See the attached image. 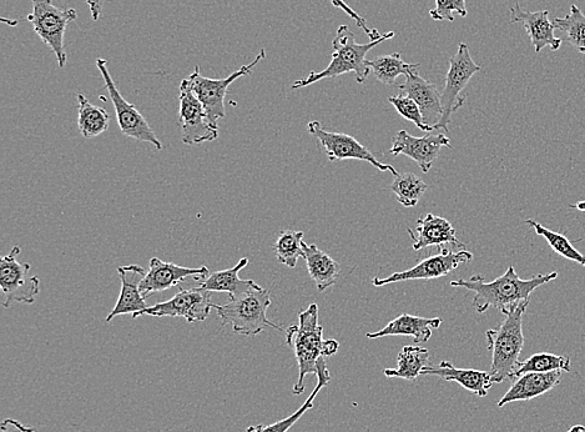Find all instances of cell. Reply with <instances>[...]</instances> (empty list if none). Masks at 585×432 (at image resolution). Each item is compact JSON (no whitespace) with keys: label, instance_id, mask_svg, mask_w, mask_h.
I'll use <instances>...</instances> for the list:
<instances>
[{"label":"cell","instance_id":"9","mask_svg":"<svg viewBox=\"0 0 585 432\" xmlns=\"http://www.w3.org/2000/svg\"><path fill=\"white\" fill-rule=\"evenodd\" d=\"M20 253L22 249L15 245L0 260V288L4 295L3 306L7 309L14 303L32 305L40 293L38 276L30 275V264L19 263L17 258Z\"/></svg>","mask_w":585,"mask_h":432},{"label":"cell","instance_id":"18","mask_svg":"<svg viewBox=\"0 0 585 432\" xmlns=\"http://www.w3.org/2000/svg\"><path fill=\"white\" fill-rule=\"evenodd\" d=\"M511 23L523 24L526 28L536 53H541L546 47L556 52L562 47L563 40L554 35L556 25L549 18L548 10L527 12L518 3L511 7Z\"/></svg>","mask_w":585,"mask_h":432},{"label":"cell","instance_id":"20","mask_svg":"<svg viewBox=\"0 0 585 432\" xmlns=\"http://www.w3.org/2000/svg\"><path fill=\"white\" fill-rule=\"evenodd\" d=\"M417 233L418 236L412 233L411 229H408V234L413 240V250H422L428 248V246H441L451 244L456 248L465 250V244L457 239L456 230L453 228L450 221L442 216L433 214H427L425 218H421L417 221Z\"/></svg>","mask_w":585,"mask_h":432},{"label":"cell","instance_id":"41","mask_svg":"<svg viewBox=\"0 0 585 432\" xmlns=\"http://www.w3.org/2000/svg\"><path fill=\"white\" fill-rule=\"evenodd\" d=\"M568 432H585V428L583 425H577V426H573V428L571 430H569Z\"/></svg>","mask_w":585,"mask_h":432},{"label":"cell","instance_id":"3","mask_svg":"<svg viewBox=\"0 0 585 432\" xmlns=\"http://www.w3.org/2000/svg\"><path fill=\"white\" fill-rule=\"evenodd\" d=\"M395 37V32H387L382 34V37L378 40L367 44H358L356 42L355 34L351 32L347 25H340L337 29L336 37L332 42L334 47V54H332V60L329 67L322 70V72H311L306 78L297 80L292 84V89H300L309 87V85L320 82V80L340 77L347 73L356 74V82L365 84L368 75L371 73L370 65L366 55L368 52L378 44L386 42L388 39Z\"/></svg>","mask_w":585,"mask_h":432},{"label":"cell","instance_id":"39","mask_svg":"<svg viewBox=\"0 0 585 432\" xmlns=\"http://www.w3.org/2000/svg\"><path fill=\"white\" fill-rule=\"evenodd\" d=\"M85 2L88 4L94 22H97L103 13L105 0H85Z\"/></svg>","mask_w":585,"mask_h":432},{"label":"cell","instance_id":"27","mask_svg":"<svg viewBox=\"0 0 585 432\" xmlns=\"http://www.w3.org/2000/svg\"><path fill=\"white\" fill-rule=\"evenodd\" d=\"M78 127L85 139L99 137L107 132L110 117L102 107L89 102L85 95L78 94Z\"/></svg>","mask_w":585,"mask_h":432},{"label":"cell","instance_id":"34","mask_svg":"<svg viewBox=\"0 0 585 432\" xmlns=\"http://www.w3.org/2000/svg\"><path fill=\"white\" fill-rule=\"evenodd\" d=\"M526 224L531 226L539 236L546 239L554 253L563 256L564 259L572 260L585 268V255L574 246L566 235L549 230L546 226L537 223L536 220L527 219Z\"/></svg>","mask_w":585,"mask_h":432},{"label":"cell","instance_id":"31","mask_svg":"<svg viewBox=\"0 0 585 432\" xmlns=\"http://www.w3.org/2000/svg\"><path fill=\"white\" fill-rule=\"evenodd\" d=\"M572 360L568 356L554 355L549 353L534 354L531 358L519 363L516 373L513 374V380L528 373H551V371L562 370L571 371Z\"/></svg>","mask_w":585,"mask_h":432},{"label":"cell","instance_id":"7","mask_svg":"<svg viewBox=\"0 0 585 432\" xmlns=\"http://www.w3.org/2000/svg\"><path fill=\"white\" fill-rule=\"evenodd\" d=\"M479 70H481V65L474 62L471 52H469L468 44L461 43L458 45L457 53L450 59V69H448L446 75V87L441 94L443 117L436 130L443 129L447 133L450 132L448 127L451 124L452 114L462 108L466 102V97L462 95V92L467 87L469 80Z\"/></svg>","mask_w":585,"mask_h":432},{"label":"cell","instance_id":"43","mask_svg":"<svg viewBox=\"0 0 585 432\" xmlns=\"http://www.w3.org/2000/svg\"><path fill=\"white\" fill-rule=\"evenodd\" d=\"M584 338H585V335H584Z\"/></svg>","mask_w":585,"mask_h":432},{"label":"cell","instance_id":"28","mask_svg":"<svg viewBox=\"0 0 585 432\" xmlns=\"http://www.w3.org/2000/svg\"><path fill=\"white\" fill-rule=\"evenodd\" d=\"M368 65H370L378 82L396 88L400 85L397 83V78L400 75H405L406 77L413 68L417 67V64L406 63L400 53L380 55V57H376L373 60H368Z\"/></svg>","mask_w":585,"mask_h":432},{"label":"cell","instance_id":"42","mask_svg":"<svg viewBox=\"0 0 585 432\" xmlns=\"http://www.w3.org/2000/svg\"><path fill=\"white\" fill-rule=\"evenodd\" d=\"M262 428V425L259 426H250L249 429L246 430V432H259Z\"/></svg>","mask_w":585,"mask_h":432},{"label":"cell","instance_id":"21","mask_svg":"<svg viewBox=\"0 0 585 432\" xmlns=\"http://www.w3.org/2000/svg\"><path fill=\"white\" fill-rule=\"evenodd\" d=\"M562 370L551 371V373H528L513 380L511 389L498 401V408L516 401H528L549 393L561 384Z\"/></svg>","mask_w":585,"mask_h":432},{"label":"cell","instance_id":"13","mask_svg":"<svg viewBox=\"0 0 585 432\" xmlns=\"http://www.w3.org/2000/svg\"><path fill=\"white\" fill-rule=\"evenodd\" d=\"M309 133L319 140L330 162H341V160L347 159L361 160V162L370 163L372 167L377 168L380 172L392 173L395 177L398 175L397 170L392 165L378 162L370 150L363 147L351 135L329 132V130L322 128L321 123L317 122V120L309 123Z\"/></svg>","mask_w":585,"mask_h":432},{"label":"cell","instance_id":"2","mask_svg":"<svg viewBox=\"0 0 585 432\" xmlns=\"http://www.w3.org/2000/svg\"><path fill=\"white\" fill-rule=\"evenodd\" d=\"M324 328L319 323V306L311 304L299 315V325L286 330L287 345L295 351L299 364V380L292 393L301 395L305 391L304 380L307 375L317 374V363L321 358H329L340 349L339 341L325 340Z\"/></svg>","mask_w":585,"mask_h":432},{"label":"cell","instance_id":"29","mask_svg":"<svg viewBox=\"0 0 585 432\" xmlns=\"http://www.w3.org/2000/svg\"><path fill=\"white\" fill-rule=\"evenodd\" d=\"M317 385L312 394L309 396V399L306 400V403L301 406L299 410L296 411L295 414L289 416L284 420L279 421V423L272 424L270 426L262 425V428L259 432H287L289 431L292 426H294L297 421H299L302 416H304L307 411L314 408V403L316 396L319 395L320 390L325 388L326 385L330 384L332 376L330 374L329 369H327L326 365V358H321L319 363H317Z\"/></svg>","mask_w":585,"mask_h":432},{"label":"cell","instance_id":"1","mask_svg":"<svg viewBox=\"0 0 585 432\" xmlns=\"http://www.w3.org/2000/svg\"><path fill=\"white\" fill-rule=\"evenodd\" d=\"M558 278L557 271L549 274H538L528 280L519 278L513 266H509L506 273L496 280L487 283L482 275H473L469 279L451 281L452 288H463L474 293L472 304L479 314L488 309H497L503 315L517 308L524 301H529L533 291L544 284Z\"/></svg>","mask_w":585,"mask_h":432},{"label":"cell","instance_id":"30","mask_svg":"<svg viewBox=\"0 0 585 432\" xmlns=\"http://www.w3.org/2000/svg\"><path fill=\"white\" fill-rule=\"evenodd\" d=\"M304 231L282 230L277 236L272 250L279 263L287 268L295 269L297 261L304 256Z\"/></svg>","mask_w":585,"mask_h":432},{"label":"cell","instance_id":"4","mask_svg":"<svg viewBox=\"0 0 585 432\" xmlns=\"http://www.w3.org/2000/svg\"><path fill=\"white\" fill-rule=\"evenodd\" d=\"M529 301L519 304L517 308L504 315V320L497 329L486 333L487 348L492 353L491 378L493 384L512 380L516 373L524 346L523 318Z\"/></svg>","mask_w":585,"mask_h":432},{"label":"cell","instance_id":"17","mask_svg":"<svg viewBox=\"0 0 585 432\" xmlns=\"http://www.w3.org/2000/svg\"><path fill=\"white\" fill-rule=\"evenodd\" d=\"M209 274V269L206 266L185 268V266L153 258L149 261V271L140 285L141 294L144 298H148L151 294L174 288L190 276L194 278L196 275L208 276Z\"/></svg>","mask_w":585,"mask_h":432},{"label":"cell","instance_id":"19","mask_svg":"<svg viewBox=\"0 0 585 432\" xmlns=\"http://www.w3.org/2000/svg\"><path fill=\"white\" fill-rule=\"evenodd\" d=\"M118 274L121 281V291L112 313L107 316V323H110L117 316L135 315L149 308L140 290L146 271L139 265H128L119 266Z\"/></svg>","mask_w":585,"mask_h":432},{"label":"cell","instance_id":"8","mask_svg":"<svg viewBox=\"0 0 585 432\" xmlns=\"http://www.w3.org/2000/svg\"><path fill=\"white\" fill-rule=\"evenodd\" d=\"M266 57L265 49H261L260 53L256 55L254 62L250 64L242 65L239 70H236L233 74H230L228 78L224 79H211L204 77L200 73L199 67H196L193 74L188 77L191 88H193L196 97L199 98L200 102L203 103L210 123L215 128L219 129V120L226 117L225 110V98L228 94L230 85L235 80L245 77L252 72V69L257 64L264 60Z\"/></svg>","mask_w":585,"mask_h":432},{"label":"cell","instance_id":"36","mask_svg":"<svg viewBox=\"0 0 585 432\" xmlns=\"http://www.w3.org/2000/svg\"><path fill=\"white\" fill-rule=\"evenodd\" d=\"M453 13L466 18L468 15L466 0H436V8L431 10L430 15L437 22H442V20L453 22L455 20Z\"/></svg>","mask_w":585,"mask_h":432},{"label":"cell","instance_id":"33","mask_svg":"<svg viewBox=\"0 0 585 432\" xmlns=\"http://www.w3.org/2000/svg\"><path fill=\"white\" fill-rule=\"evenodd\" d=\"M427 189L428 185L413 173L398 174L395 182L391 185L392 192L396 194L397 202L405 208L416 207Z\"/></svg>","mask_w":585,"mask_h":432},{"label":"cell","instance_id":"12","mask_svg":"<svg viewBox=\"0 0 585 432\" xmlns=\"http://www.w3.org/2000/svg\"><path fill=\"white\" fill-rule=\"evenodd\" d=\"M213 305L210 291L200 286L190 290L180 289L179 293L170 300L149 306L141 313L133 315V318L144 315L156 316V318L170 316V318H184L188 323H200L208 319Z\"/></svg>","mask_w":585,"mask_h":432},{"label":"cell","instance_id":"10","mask_svg":"<svg viewBox=\"0 0 585 432\" xmlns=\"http://www.w3.org/2000/svg\"><path fill=\"white\" fill-rule=\"evenodd\" d=\"M97 68L102 74L107 87L110 99H112L115 114H117V120L121 133L125 137L138 140V142H145L154 145L158 150L163 149V143L156 137L154 130L151 129L150 124L146 122L144 115L136 109L134 104L125 100L123 95L120 94L117 85H115L112 78V74L109 72L108 60L103 58L97 59Z\"/></svg>","mask_w":585,"mask_h":432},{"label":"cell","instance_id":"32","mask_svg":"<svg viewBox=\"0 0 585 432\" xmlns=\"http://www.w3.org/2000/svg\"><path fill=\"white\" fill-rule=\"evenodd\" d=\"M556 29L561 30L569 44L579 53L585 55V14L576 4L571 5V12L564 18H553Z\"/></svg>","mask_w":585,"mask_h":432},{"label":"cell","instance_id":"37","mask_svg":"<svg viewBox=\"0 0 585 432\" xmlns=\"http://www.w3.org/2000/svg\"><path fill=\"white\" fill-rule=\"evenodd\" d=\"M330 2L332 5H334L335 8H340L344 10V12L347 15H349L350 18L355 20L357 27L363 29V32H365L368 35V38L371 39V42H373V40H378L382 37V34H380V32H378L377 29L368 28L366 19L361 17L360 14H357L355 10L349 7V4H346L344 2V0H330Z\"/></svg>","mask_w":585,"mask_h":432},{"label":"cell","instance_id":"26","mask_svg":"<svg viewBox=\"0 0 585 432\" xmlns=\"http://www.w3.org/2000/svg\"><path fill=\"white\" fill-rule=\"evenodd\" d=\"M249 265V259L244 258L237 263L234 268L216 271L209 274L203 281H200V288L210 291V293H228L230 296L241 294L242 291L249 289L255 281L240 279V271Z\"/></svg>","mask_w":585,"mask_h":432},{"label":"cell","instance_id":"24","mask_svg":"<svg viewBox=\"0 0 585 432\" xmlns=\"http://www.w3.org/2000/svg\"><path fill=\"white\" fill-rule=\"evenodd\" d=\"M310 278L315 281L317 290L322 293L336 284L341 273V265L332 259L325 251L317 248V245L304 243V256Z\"/></svg>","mask_w":585,"mask_h":432},{"label":"cell","instance_id":"16","mask_svg":"<svg viewBox=\"0 0 585 432\" xmlns=\"http://www.w3.org/2000/svg\"><path fill=\"white\" fill-rule=\"evenodd\" d=\"M420 67L421 65L417 64V67L406 75L405 83L398 85V89L402 90V93H405L407 97L415 100L421 109L427 127L436 130L443 117L441 94L435 84L420 77Z\"/></svg>","mask_w":585,"mask_h":432},{"label":"cell","instance_id":"15","mask_svg":"<svg viewBox=\"0 0 585 432\" xmlns=\"http://www.w3.org/2000/svg\"><path fill=\"white\" fill-rule=\"evenodd\" d=\"M443 147L451 148V140L445 134L418 138L413 137L406 130H400L392 140L390 152L395 157L406 155L415 160L423 173H428Z\"/></svg>","mask_w":585,"mask_h":432},{"label":"cell","instance_id":"11","mask_svg":"<svg viewBox=\"0 0 585 432\" xmlns=\"http://www.w3.org/2000/svg\"><path fill=\"white\" fill-rule=\"evenodd\" d=\"M180 127L183 143L199 145L213 142L219 135V129L210 123L203 103L196 97L188 78L180 84Z\"/></svg>","mask_w":585,"mask_h":432},{"label":"cell","instance_id":"14","mask_svg":"<svg viewBox=\"0 0 585 432\" xmlns=\"http://www.w3.org/2000/svg\"><path fill=\"white\" fill-rule=\"evenodd\" d=\"M473 260V254L467 250H460L453 253L452 250L443 249L440 254L430 256L412 269L395 273L387 278H375L372 284L381 288V286L390 285L393 283H400V281L408 280H432L442 278L452 273L461 264L469 263Z\"/></svg>","mask_w":585,"mask_h":432},{"label":"cell","instance_id":"40","mask_svg":"<svg viewBox=\"0 0 585 432\" xmlns=\"http://www.w3.org/2000/svg\"><path fill=\"white\" fill-rule=\"evenodd\" d=\"M571 207L579 210V212H585V200H583V202H579L577 204H572Z\"/></svg>","mask_w":585,"mask_h":432},{"label":"cell","instance_id":"22","mask_svg":"<svg viewBox=\"0 0 585 432\" xmlns=\"http://www.w3.org/2000/svg\"><path fill=\"white\" fill-rule=\"evenodd\" d=\"M422 375L438 376L447 381H456L462 388L476 394L479 398L487 396L492 388L491 374L487 371L473 369H458L451 361H442L440 365H430L422 371Z\"/></svg>","mask_w":585,"mask_h":432},{"label":"cell","instance_id":"6","mask_svg":"<svg viewBox=\"0 0 585 432\" xmlns=\"http://www.w3.org/2000/svg\"><path fill=\"white\" fill-rule=\"evenodd\" d=\"M33 10L27 17L32 23L34 32L53 50L57 57L59 68L67 64V52H65L64 38L68 24L78 18V12L74 8H60L53 0H32Z\"/></svg>","mask_w":585,"mask_h":432},{"label":"cell","instance_id":"5","mask_svg":"<svg viewBox=\"0 0 585 432\" xmlns=\"http://www.w3.org/2000/svg\"><path fill=\"white\" fill-rule=\"evenodd\" d=\"M270 306V290L254 283L241 294L230 296L228 304H214L213 308L220 316L221 326L231 325L236 334L256 336L265 328L282 331L279 325L267 319Z\"/></svg>","mask_w":585,"mask_h":432},{"label":"cell","instance_id":"35","mask_svg":"<svg viewBox=\"0 0 585 432\" xmlns=\"http://www.w3.org/2000/svg\"><path fill=\"white\" fill-rule=\"evenodd\" d=\"M388 102L395 107L402 118L410 120L422 132H433V129L427 127L425 120H423L421 109L415 100L407 97V95H397V97L388 98Z\"/></svg>","mask_w":585,"mask_h":432},{"label":"cell","instance_id":"25","mask_svg":"<svg viewBox=\"0 0 585 432\" xmlns=\"http://www.w3.org/2000/svg\"><path fill=\"white\" fill-rule=\"evenodd\" d=\"M430 365V351L421 346L408 345L397 356V368L386 369L383 374L388 379L415 381Z\"/></svg>","mask_w":585,"mask_h":432},{"label":"cell","instance_id":"23","mask_svg":"<svg viewBox=\"0 0 585 432\" xmlns=\"http://www.w3.org/2000/svg\"><path fill=\"white\" fill-rule=\"evenodd\" d=\"M442 319H426L420 316L402 314L376 333H367V338L380 339L385 336H410L415 344L427 343L431 339L432 329L440 328Z\"/></svg>","mask_w":585,"mask_h":432},{"label":"cell","instance_id":"38","mask_svg":"<svg viewBox=\"0 0 585 432\" xmlns=\"http://www.w3.org/2000/svg\"><path fill=\"white\" fill-rule=\"evenodd\" d=\"M0 432H39L37 429L28 428L23 424H20L19 421L13 419L4 420L2 424H0Z\"/></svg>","mask_w":585,"mask_h":432}]
</instances>
